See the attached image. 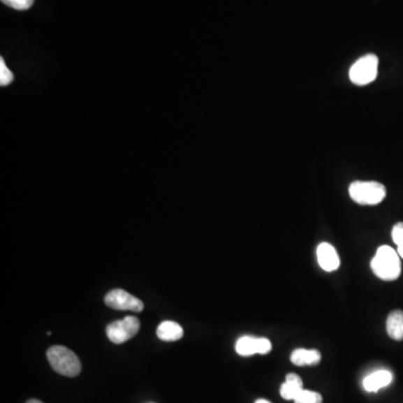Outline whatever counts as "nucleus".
<instances>
[{
    "label": "nucleus",
    "mask_w": 403,
    "mask_h": 403,
    "mask_svg": "<svg viewBox=\"0 0 403 403\" xmlns=\"http://www.w3.org/2000/svg\"><path fill=\"white\" fill-rule=\"evenodd\" d=\"M351 198L361 205H376L386 198V189L378 182L356 181L351 184Z\"/></svg>",
    "instance_id": "obj_3"
},
{
    "label": "nucleus",
    "mask_w": 403,
    "mask_h": 403,
    "mask_svg": "<svg viewBox=\"0 0 403 403\" xmlns=\"http://www.w3.org/2000/svg\"><path fill=\"white\" fill-rule=\"evenodd\" d=\"M392 380H393V375L390 371L380 369L372 374L367 375V378L364 379V389L367 392H378L382 388L389 386Z\"/></svg>",
    "instance_id": "obj_9"
},
{
    "label": "nucleus",
    "mask_w": 403,
    "mask_h": 403,
    "mask_svg": "<svg viewBox=\"0 0 403 403\" xmlns=\"http://www.w3.org/2000/svg\"><path fill=\"white\" fill-rule=\"evenodd\" d=\"M256 403H271L268 400H265V399H259V400L256 401Z\"/></svg>",
    "instance_id": "obj_19"
},
{
    "label": "nucleus",
    "mask_w": 403,
    "mask_h": 403,
    "mask_svg": "<svg viewBox=\"0 0 403 403\" xmlns=\"http://www.w3.org/2000/svg\"><path fill=\"white\" fill-rule=\"evenodd\" d=\"M6 6L12 7L16 10H27L34 3V0H1Z\"/></svg>",
    "instance_id": "obj_17"
},
{
    "label": "nucleus",
    "mask_w": 403,
    "mask_h": 403,
    "mask_svg": "<svg viewBox=\"0 0 403 403\" xmlns=\"http://www.w3.org/2000/svg\"><path fill=\"white\" fill-rule=\"evenodd\" d=\"M293 401L295 403H323V397L318 392L304 389Z\"/></svg>",
    "instance_id": "obj_14"
},
{
    "label": "nucleus",
    "mask_w": 403,
    "mask_h": 403,
    "mask_svg": "<svg viewBox=\"0 0 403 403\" xmlns=\"http://www.w3.org/2000/svg\"><path fill=\"white\" fill-rule=\"evenodd\" d=\"M291 360L297 367L317 365L321 362V354L317 350L298 349V350L293 351Z\"/></svg>",
    "instance_id": "obj_12"
},
{
    "label": "nucleus",
    "mask_w": 403,
    "mask_h": 403,
    "mask_svg": "<svg viewBox=\"0 0 403 403\" xmlns=\"http://www.w3.org/2000/svg\"><path fill=\"white\" fill-rule=\"evenodd\" d=\"M158 339L165 342H174L181 339L184 335V330L181 325L175 321H165L161 323L157 328Z\"/></svg>",
    "instance_id": "obj_11"
},
{
    "label": "nucleus",
    "mask_w": 403,
    "mask_h": 403,
    "mask_svg": "<svg viewBox=\"0 0 403 403\" xmlns=\"http://www.w3.org/2000/svg\"><path fill=\"white\" fill-rule=\"evenodd\" d=\"M386 332L391 339L395 341L403 339V312L395 310L390 314L386 321Z\"/></svg>",
    "instance_id": "obj_13"
},
{
    "label": "nucleus",
    "mask_w": 403,
    "mask_h": 403,
    "mask_svg": "<svg viewBox=\"0 0 403 403\" xmlns=\"http://www.w3.org/2000/svg\"><path fill=\"white\" fill-rule=\"evenodd\" d=\"M379 59L375 54H367L358 59L350 70V79L354 85H367L378 76Z\"/></svg>",
    "instance_id": "obj_4"
},
{
    "label": "nucleus",
    "mask_w": 403,
    "mask_h": 403,
    "mask_svg": "<svg viewBox=\"0 0 403 403\" xmlns=\"http://www.w3.org/2000/svg\"><path fill=\"white\" fill-rule=\"evenodd\" d=\"M400 258L397 251L391 247H380L371 261V268L380 279L393 281L401 274Z\"/></svg>",
    "instance_id": "obj_1"
},
{
    "label": "nucleus",
    "mask_w": 403,
    "mask_h": 403,
    "mask_svg": "<svg viewBox=\"0 0 403 403\" xmlns=\"http://www.w3.org/2000/svg\"><path fill=\"white\" fill-rule=\"evenodd\" d=\"M140 330V321L135 316H127L120 321H113L107 326L108 339L115 344H122L133 339Z\"/></svg>",
    "instance_id": "obj_5"
},
{
    "label": "nucleus",
    "mask_w": 403,
    "mask_h": 403,
    "mask_svg": "<svg viewBox=\"0 0 403 403\" xmlns=\"http://www.w3.org/2000/svg\"><path fill=\"white\" fill-rule=\"evenodd\" d=\"M304 390L302 380L299 375L289 373L286 376V382L280 388V395L285 400H295Z\"/></svg>",
    "instance_id": "obj_10"
},
{
    "label": "nucleus",
    "mask_w": 403,
    "mask_h": 403,
    "mask_svg": "<svg viewBox=\"0 0 403 403\" xmlns=\"http://www.w3.org/2000/svg\"><path fill=\"white\" fill-rule=\"evenodd\" d=\"M47 360L55 372L59 374L74 378L81 373V362L75 353L65 346L50 347L47 350Z\"/></svg>",
    "instance_id": "obj_2"
},
{
    "label": "nucleus",
    "mask_w": 403,
    "mask_h": 403,
    "mask_svg": "<svg viewBox=\"0 0 403 403\" xmlns=\"http://www.w3.org/2000/svg\"><path fill=\"white\" fill-rule=\"evenodd\" d=\"M26 403H43L42 401L36 400V399H31V400L27 401Z\"/></svg>",
    "instance_id": "obj_18"
},
{
    "label": "nucleus",
    "mask_w": 403,
    "mask_h": 403,
    "mask_svg": "<svg viewBox=\"0 0 403 403\" xmlns=\"http://www.w3.org/2000/svg\"><path fill=\"white\" fill-rule=\"evenodd\" d=\"M14 81V75L12 72L7 68L3 59H0V85L7 87Z\"/></svg>",
    "instance_id": "obj_16"
},
{
    "label": "nucleus",
    "mask_w": 403,
    "mask_h": 403,
    "mask_svg": "<svg viewBox=\"0 0 403 403\" xmlns=\"http://www.w3.org/2000/svg\"><path fill=\"white\" fill-rule=\"evenodd\" d=\"M271 343L268 339L243 336L237 339L235 351L241 356H251L254 354H268L271 351Z\"/></svg>",
    "instance_id": "obj_7"
},
{
    "label": "nucleus",
    "mask_w": 403,
    "mask_h": 403,
    "mask_svg": "<svg viewBox=\"0 0 403 403\" xmlns=\"http://www.w3.org/2000/svg\"><path fill=\"white\" fill-rule=\"evenodd\" d=\"M105 302L108 307L116 310H130L133 313L144 310V302H141L140 299L122 289H113L110 293H108Z\"/></svg>",
    "instance_id": "obj_6"
},
{
    "label": "nucleus",
    "mask_w": 403,
    "mask_h": 403,
    "mask_svg": "<svg viewBox=\"0 0 403 403\" xmlns=\"http://www.w3.org/2000/svg\"><path fill=\"white\" fill-rule=\"evenodd\" d=\"M317 259L321 269L328 272L337 270L341 265L339 254L330 243L324 242L319 244L317 248Z\"/></svg>",
    "instance_id": "obj_8"
},
{
    "label": "nucleus",
    "mask_w": 403,
    "mask_h": 403,
    "mask_svg": "<svg viewBox=\"0 0 403 403\" xmlns=\"http://www.w3.org/2000/svg\"><path fill=\"white\" fill-rule=\"evenodd\" d=\"M392 239L397 244V254L403 259V222L397 223L392 228Z\"/></svg>",
    "instance_id": "obj_15"
}]
</instances>
